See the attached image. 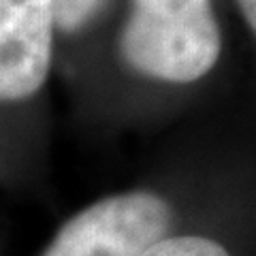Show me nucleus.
Segmentation results:
<instances>
[{
  "instance_id": "obj_1",
  "label": "nucleus",
  "mask_w": 256,
  "mask_h": 256,
  "mask_svg": "<svg viewBox=\"0 0 256 256\" xmlns=\"http://www.w3.org/2000/svg\"><path fill=\"white\" fill-rule=\"evenodd\" d=\"M118 52L132 73L150 82L196 84L222 56L214 0H128Z\"/></svg>"
},
{
  "instance_id": "obj_4",
  "label": "nucleus",
  "mask_w": 256,
  "mask_h": 256,
  "mask_svg": "<svg viewBox=\"0 0 256 256\" xmlns=\"http://www.w3.org/2000/svg\"><path fill=\"white\" fill-rule=\"evenodd\" d=\"M141 256H230V252L205 235H166Z\"/></svg>"
},
{
  "instance_id": "obj_3",
  "label": "nucleus",
  "mask_w": 256,
  "mask_h": 256,
  "mask_svg": "<svg viewBox=\"0 0 256 256\" xmlns=\"http://www.w3.org/2000/svg\"><path fill=\"white\" fill-rule=\"evenodd\" d=\"M54 36L52 0H0V102L41 92L52 70Z\"/></svg>"
},
{
  "instance_id": "obj_6",
  "label": "nucleus",
  "mask_w": 256,
  "mask_h": 256,
  "mask_svg": "<svg viewBox=\"0 0 256 256\" xmlns=\"http://www.w3.org/2000/svg\"><path fill=\"white\" fill-rule=\"evenodd\" d=\"M235 2H237V9L242 13L244 22L248 24V28L256 36V0H235Z\"/></svg>"
},
{
  "instance_id": "obj_2",
  "label": "nucleus",
  "mask_w": 256,
  "mask_h": 256,
  "mask_svg": "<svg viewBox=\"0 0 256 256\" xmlns=\"http://www.w3.org/2000/svg\"><path fill=\"white\" fill-rule=\"evenodd\" d=\"M173 216L158 192H116L70 216L41 256H141L169 235Z\"/></svg>"
},
{
  "instance_id": "obj_5",
  "label": "nucleus",
  "mask_w": 256,
  "mask_h": 256,
  "mask_svg": "<svg viewBox=\"0 0 256 256\" xmlns=\"http://www.w3.org/2000/svg\"><path fill=\"white\" fill-rule=\"evenodd\" d=\"M107 0H52L56 30L62 34H77L96 20Z\"/></svg>"
}]
</instances>
